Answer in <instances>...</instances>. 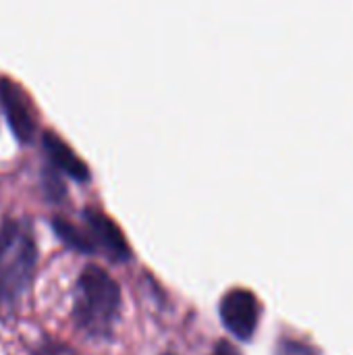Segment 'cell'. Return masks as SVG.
Here are the masks:
<instances>
[{
	"mask_svg": "<svg viewBox=\"0 0 353 355\" xmlns=\"http://www.w3.org/2000/svg\"><path fill=\"white\" fill-rule=\"evenodd\" d=\"M121 310V289L100 266H85L77 279L73 318L89 337H110Z\"/></svg>",
	"mask_w": 353,
	"mask_h": 355,
	"instance_id": "obj_1",
	"label": "cell"
},
{
	"mask_svg": "<svg viewBox=\"0 0 353 355\" xmlns=\"http://www.w3.org/2000/svg\"><path fill=\"white\" fill-rule=\"evenodd\" d=\"M37 262L31 227L6 218L0 227V306L12 308L29 291Z\"/></svg>",
	"mask_w": 353,
	"mask_h": 355,
	"instance_id": "obj_2",
	"label": "cell"
},
{
	"mask_svg": "<svg viewBox=\"0 0 353 355\" xmlns=\"http://www.w3.org/2000/svg\"><path fill=\"white\" fill-rule=\"evenodd\" d=\"M218 312H221V320L229 333H233L241 341L252 339V335L258 327V318H260V304L252 291H246V289L229 291L221 300Z\"/></svg>",
	"mask_w": 353,
	"mask_h": 355,
	"instance_id": "obj_3",
	"label": "cell"
},
{
	"mask_svg": "<svg viewBox=\"0 0 353 355\" xmlns=\"http://www.w3.org/2000/svg\"><path fill=\"white\" fill-rule=\"evenodd\" d=\"M0 106L6 114L8 127L19 141H31L35 133V116L27 94L8 77H0Z\"/></svg>",
	"mask_w": 353,
	"mask_h": 355,
	"instance_id": "obj_4",
	"label": "cell"
},
{
	"mask_svg": "<svg viewBox=\"0 0 353 355\" xmlns=\"http://www.w3.org/2000/svg\"><path fill=\"white\" fill-rule=\"evenodd\" d=\"M83 220L89 229L92 241L96 250L100 248L110 260L114 262H127L131 260V250L121 233V229L100 210L96 208H85L83 210Z\"/></svg>",
	"mask_w": 353,
	"mask_h": 355,
	"instance_id": "obj_5",
	"label": "cell"
},
{
	"mask_svg": "<svg viewBox=\"0 0 353 355\" xmlns=\"http://www.w3.org/2000/svg\"><path fill=\"white\" fill-rule=\"evenodd\" d=\"M42 144H44V150H46V156H48L50 166H54L58 173H64L71 179L79 181V183L89 181V168H87V164L56 133L46 131L44 137H42Z\"/></svg>",
	"mask_w": 353,
	"mask_h": 355,
	"instance_id": "obj_6",
	"label": "cell"
},
{
	"mask_svg": "<svg viewBox=\"0 0 353 355\" xmlns=\"http://www.w3.org/2000/svg\"><path fill=\"white\" fill-rule=\"evenodd\" d=\"M52 229L56 233V237L71 250H77L81 254H94L96 245L92 241V237H87V233H83L81 229H77L73 223H69L67 218L54 216L52 218Z\"/></svg>",
	"mask_w": 353,
	"mask_h": 355,
	"instance_id": "obj_7",
	"label": "cell"
},
{
	"mask_svg": "<svg viewBox=\"0 0 353 355\" xmlns=\"http://www.w3.org/2000/svg\"><path fill=\"white\" fill-rule=\"evenodd\" d=\"M44 191H46V196H48L50 202H62V198L67 193L64 183L60 179V173L54 166H50V168L44 171Z\"/></svg>",
	"mask_w": 353,
	"mask_h": 355,
	"instance_id": "obj_8",
	"label": "cell"
},
{
	"mask_svg": "<svg viewBox=\"0 0 353 355\" xmlns=\"http://www.w3.org/2000/svg\"><path fill=\"white\" fill-rule=\"evenodd\" d=\"M277 355H318L316 349L298 339H281L277 345Z\"/></svg>",
	"mask_w": 353,
	"mask_h": 355,
	"instance_id": "obj_9",
	"label": "cell"
},
{
	"mask_svg": "<svg viewBox=\"0 0 353 355\" xmlns=\"http://www.w3.org/2000/svg\"><path fill=\"white\" fill-rule=\"evenodd\" d=\"M33 355H75L67 345L54 343V341H42V345L33 352Z\"/></svg>",
	"mask_w": 353,
	"mask_h": 355,
	"instance_id": "obj_10",
	"label": "cell"
},
{
	"mask_svg": "<svg viewBox=\"0 0 353 355\" xmlns=\"http://www.w3.org/2000/svg\"><path fill=\"white\" fill-rule=\"evenodd\" d=\"M210 355H241L237 349H235V345H231L229 341H221V343H216V347L212 349V354Z\"/></svg>",
	"mask_w": 353,
	"mask_h": 355,
	"instance_id": "obj_11",
	"label": "cell"
},
{
	"mask_svg": "<svg viewBox=\"0 0 353 355\" xmlns=\"http://www.w3.org/2000/svg\"><path fill=\"white\" fill-rule=\"evenodd\" d=\"M164 355H173V354H164Z\"/></svg>",
	"mask_w": 353,
	"mask_h": 355,
	"instance_id": "obj_12",
	"label": "cell"
}]
</instances>
